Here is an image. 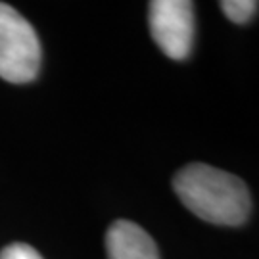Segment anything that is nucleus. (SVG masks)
<instances>
[{
  "label": "nucleus",
  "mask_w": 259,
  "mask_h": 259,
  "mask_svg": "<svg viewBox=\"0 0 259 259\" xmlns=\"http://www.w3.org/2000/svg\"><path fill=\"white\" fill-rule=\"evenodd\" d=\"M108 259H159L154 238L137 223L119 219L106 234Z\"/></svg>",
  "instance_id": "4"
},
{
  "label": "nucleus",
  "mask_w": 259,
  "mask_h": 259,
  "mask_svg": "<svg viewBox=\"0 0 259 259\" xmlns=\"http://www.w3.org/2000/svg\"><path fill=\"white\" fill-rule=\"evenodd\" d=\"M173 188L185 207L211 225L238 227L250 217V190L229 171L190 163L173 177Z\"/></svg>",
  "instance_id": "1"
},
{
  "label": "nucleus",
  "mask_w": 259,
  "mask_h": 259,
  "mask_svg": "<svg viewBox=\"0 0 259 259\" xmlns=\"http://www.w3.org/2000/svg\"><path fill=\"white\" fill-rule=\"evenodd\" d=\"M219 8L223 10V14L231 19L232 23L244 25L255 16L259 2H255V0H223Z\"/></svg>",
  "instance_id": "5"
},
{
  "label": "nucleus",
  "mask_w": 259,
  "mask_h": 259,
  "mask_svg": "<svg viewBox=\"0 0 259 259\" xmlns=\"http://www.w3.org/2000/svg\"><path fill=\"white\" fill-rule=\"evenodd\" d=\"M150 33L171 60H185L194 42V4L188 0H154L148 10Z\"/></svg>",
  "instance_id": "3"
},
{
  "label": "nucleus",
  "mask_w": 259,
  "mask_h": 259,
  "mask_svg": "<svg viewBox=\"0 0 259 259\" xmlns=\"http://www.w3.org/2000/svg\"><path fill=\"white\" fill-rule=\"evenodd\" d=\"M40 69L37 31L16 8L0 2V77L8 83H29Z\"/></svg>",
  "instance_id": "2"
},
{
  "label": "nucleus",
  "mask_w": 259,
  "mask_h": 259,
  "mask_svg": "<svg viewBox=\"0 0 259 259\" xmlns=\"http://www.w3.org/2000/svg\"><path fill=\"white\" fill-rule=\"evenodd\" d=\"M0 259H42L35 248H31L29 244H10L0 251Z\"/></svg>",
  "instance_id": "6"
}]
</instances>
